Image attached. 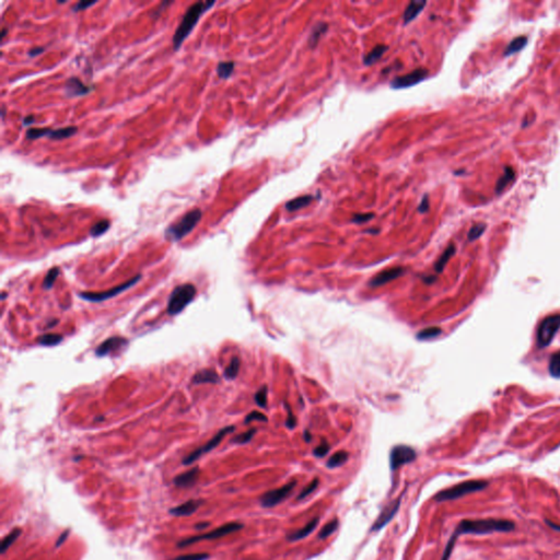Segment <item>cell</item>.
<instances>
[{
    "label": "cell",
    "mask_w": 560,
    "mask_h": 560,
    "mask_svg": "<svg viewBox=\"0 0 560 560\" xmlns=\"http://www.w3.org/2000/svg\"><path fill=\"white\" fill-rule=\"evenodd\" d=\"M515 530V523L511 520L504 519H477L462 520L453 532L451 538L457 541L461 535H486L492 533H508Z\"/></svg>",
    "instance_id": "1"
},
{
    "label": "cell",
    "mask_w": 560,
    "mask_h": 560,
    "mask_svg": "<svg viewBox=\"0 0 560 560\" xmlns=\"http://www.w3.org/2000/svg\"><path fill=\"white\" fill-rule=\"evenodd\" d=\"M215 1H197L189 6L186 10L183 19L179 24V28L175 31L173 35V50L179 51L182 46L183 42L187 39L190 32L193 31L195 25L198 23L201 15L206 13L215 6Z\"/></svg>",
    "instance_id": "2"
},
{
    "label": "cell",
    "mask_w": 560,
    "mask_h": 560,
    "mask_svg": "<svg viewBox=\"0 0 560 560\" xmlns=\"http://www.w3.org/2000/svg\"><path fill=\"white\" fill-rule=\"evenodd\" d=\"M489 486V483L487 481H481V479H471V481H466L452 486L450 488H446L441 490L438 494L435 495V501L436 502H444V501H452L460 499L464 496L471 495L483 492Z\"/></svg>",
    "instance_id": "3"
},
{
    "label": "cell",
    "mask_w": 560,
    "mask_h": 560,
    "mask_svg": "<svg viewBox=\"0 0 560 560\" xmlns=\"http://www.w3.org/2000/svg\"><path fill=\"white\" fill-rule=\"evenodd\" d=\"M201 216L202 212L199 209H194L185 213L178 222L171 225L165 230V238L172 242H179L194 230V228L200 221Z\"/></svg>",
    "instance_id": "4"
},
{
    "label": "cell",
    "mask_w": 560,
    "mask_h": 560,
    "mask_svg": "<svg viewBox=\"0 0 560 560\" xmlns=\"http://www.w3.org/2000/svg\"><path fill=\"white\" fill-rule=\"evenodd\" d=\"M196 293V287L191 284H184L175 287V289L169 298L167 309L169 315H177V314L182 312L194 300Z\"/></svg>",
    "instance_id": "5"
},
{
    "label": "cell",
    "mask_w": 560,
    "mask_h": 560,
    "mask_svg": "<svg viewBox=\"0 0 560 560\" xmlns=\"http://www.w3.org/2000/svg\"><path fill=\"white\" fill-rule=\"evenodd\" d=\"M560 329V313L553 314L545 317L541 322L537 329V346L540 348H546L552 343L558 330Z\"/></svg>",
    "instance_id": "6"
},
{
    "label": "cell",
    "mask_w": 560,
    "mask_h": 560,
    "mask_svg": "<svg viewBox=\"0 0 560 560\" xmlns=\"http://www.w3.org/2000/svg\"><path fill=\"white\" fill-rule=\"evenodd\" d=\"M242 529H243L242 523H239V522H230V523L223 524L222 526L217 527V529H215L209 533H206V534L188 537V538H186V540L180 541L178 543V546L179 547H186V546L193 545V544L199 542V541H202V540H217V538H221L223 536L232 534V533H236V532L242 530Z\"/></svg>",
    "instance_id": "7"
},
{
    "label": "cell",
    "mask_w": 560,
    "mask_h": 560,
    "mask_svg": "<svg viewBox=\"0 0 560 560\" xmlns=\"http://www.w3.org/2000/svg\"><path fill=\"white\" fill-rule=\"evenodd\" d=\"M140 279H141V275H137L134 277V278L127 280L126 282H123V284H121L120 286L112 288L110 290H106L103 292H82L80 293V298L90 302H103L105 300H109L111 298L119 296L122 292L128 290L132 286H135Z\"/></svg>",
    "instance_id": "8"
},
{
    "label": "cell",
    "mask_w": 560,
    "mask_h": 560,
    "mask_svg": "<svg viewBox=\"0 0 560 560\" xmlns=\"http://www.w3.org/2000/svg\"><path fill=\"white\" fill-rule=\"evenodd\" d=\"M297 481H291L288 484L284 485L279 488L271 489L269 492L265 493L262 497L259 498L260 505L263 508H274V506L280 504L281 502L289 497L293 489L297 487Z\"/></svg>",
    "instance_id": "9"
},
{
    "label": "cell",
    "mask_w": 560,
    "mask_h": 560,
    "mask_svg": "<svg viewBox=\"0 0 560 560\" xmlns=\"http://www.w3.org/2000/svg\"><path fill=\"white\" fill-rule=\"evenodd\" d=\"M234 430H236V427H234V426H229V427H226V428L221 429L219 433H218L215 436H213L211 440L208 441L205 445L198 447V449H196L195 451L191 452L189 455L186 456L183 460L184 465H189V464H193L195 461L198 460V458L201 455H204V454H206V453L212 451L213 449H215V447H217L218 445L221 443V441L223 440V438H225L227 435L232 434Z\"/></svg>",
    "instance_id": "10"
},
{
    "label": "cell",
    "mask_w": 560,
    "mask_h": 560,
    "mask_svg": "<svg viewBox=\"0 0 560 560\" xmlns=\"http://www.w3.org/2000/svg\"><path fill=\"white\" fill-rule=\"evenodd\" d=\"M417 457V453L413 449L412 446L408 445H396L394 446L391 451L390 455V464L392 471H396L399 467H402L405 464H409L416 460Z\"/></svg>",
    "instance_id": "11"
},
{
    "label": "cell",
    "mask_w": 560,
    "mask_h": 560,
    "mask_svg": "<svg viewBox=\"0 0 560 560\" xmlns=\"http://www.w3.org/2000/svg\"><path fill=\"white\" fill-rule=\"evenodd\" d=\"M428 74H429L428 69L426 68L415 69V70H413L412 72L394 78L391 81V88L405 89V88L413 87V85H416L420 83L421 81H424Z\"/></svg>",
    "instance_id": "12"
},
{
    "label": "cell",
    "mask_w": 560,
    "mask_h": 560,
    "mask_svg": "<svg viewBox=\"0 0 560 560\" xmlns=\"http://www.w3.org/2000/svg\"><path fill=\"white\" fill-rule=\"evenodd\" d=\"M402 503V498H396L394 501H392L391 503H388L385 508L382 510V512L380 514H378L377 519L374 521V523L372 524L370 532H377L380 531L381 529H383L384 526H385L388 522H390L395 514L397 513V511L399 510V506H401Z\"/></svg>",
    "instance_id": "13"
},
{
    "label": "cell",
    "mask_w": 560,
    "mask_h": 560,
    "mask_svg": "<svg viewBox=\"0 0 560 560\" xmlns=\"http://www.w3.org/2000/svg\"><path fill=\"white\" fill-rule=\"evenodd\" d=\"M405 271H406L405 268L399 267V266L398 267L387 268L385 270L381 271V273H378L375 277H373V278L369 281V286L376 288L386 285L387 282H391L399 278V277H402L405 274Z\"/></svg>",
    "instance_id": "14"
},
{
    "label": "cell",
    "mask_w": 560,
    "mask_h": 560,
    "mask_svg": "<svg viewBox=\"0 0 560 560\" xmlns=\"http://www.w3.org/2000/svg\"><path fill=\"white\" fill-rule=\"evenodd\" d=\"M63 90H65L67 97L74 98V97H82V95L88 94L89 92L92 91L93 88L84 84L79 78L71 77L66 81Z\"/></svg>",
    "instance_id": "15"
},
{
    "label": "cell",
    "mask_w": 560,
    "mask_h": 560,
    "mask_svg": "<svg viewBox=\"0 0 560 560\" xmlns=\"http://www.w3.org/2000/svg\"><path fill=\"white\" fill-rule=\"evenodd\" d=\"M127 344L128 340L125 339L124 337H120V336L111 337L103 341V343L99 346L97 350H95V355L98 357H105L113 353V351H117L119 349L123 348Z\"/></svg>",
    "instance_id": "16"
},
{
    "label": "cell",
    "mask_w": 560,
    "mask_h": 560,
    "mask_svg": "<svg viewBox=\"0 0 560 560\" xmlns=\"http://www.w3.org/2000/svg\"><path fill=\"white\" fill-rule=\"evenodd\" d=\"M201 504H202L201 500L191 499L178 506H174V508L170 510V513L174 516H188L195 513Z\"/></svg>",
    "instance_id": "17"
},
{
    "label": "cell",
    "mask_w": 560,
    "mask_h": 560,
    "mask_svg": "<svg viewBox=\"0 0 560 560\" xmlns=\"http://www.w3.org/2000/svg\"><path fill=\"white\" fill-rule=\"evenodd\" d=\"M199 476V468L194 467L189 471L180 474L174 478V485L180 488H189L196 484Z\"/></svg>",
    "instance_id": "18"
},
{
    "label": "cell",
    "mask_w": 560,
    "mask_h": 560,
    "mask_svg": "<svg viewBox=\"0 0 560 560\" xmlns=\"http://www.w3.org/2000/svg\"><path fill=\"white\" fill-rule=\"evenodd\" d=\"M318 523H319L318 518L312 519L307 525L301 527V529L289 533V534L287 535V540L289 542H298V541L303 540V538L308 537L309 535L312 534L314 531H315Z\"/></svg>",
    "instance_id": "19"
},
{
    "label": "cell",
    "mask_w": 560,
    "mask_h": 560,
    "mask_svg": "<svg viewBox=\"0 0 560 560\" xmlns=\"http://www.w3.org/2000/svg\"><path fill=\"white\" fill-rule=\"evenodd\" d=\"M427 2L426 1H412L409 2L408 6L406 7L404 11V15H403V20H404V24H408L414 21L416 18L418 17V15L423 11L424 8L426 7Z\"/></svg>",
    "instance_id": "20"
},
{
    "label": "cell",
    "mask_w": 560,
    "mask_h": 560,
    "mask_svg": "<svg viewBox=\"0 0 560 560\" xmlns=\"http://www.w3.org/2000/svg\"><path fill=\"white\" fill-rule=\"evenodd\" d=\"M220 382V377L217 373L210 370V369H204L196 373V374L191 378V383L193 384H205V383H211L217 384Z\"/></svg>",
    "instance_id": "21"
},
{
    "label": "cell",
    "mask_w": 560,
    "mask_h": 560,
    "mask_svg": "<svg viewBox=\"0 0 560 560\" xmlns=\"http://www.w3.org/2000/svg\"><path fill=\"white\" fill-rule=\"evenodd\" d=\"M78 132L77 126H68L63 128H58V129H51L47 138L51 140H63L67 138H70L74 136Z\"/></svg>",
    "instance_id": "22"
},
{
    "label": "cell",
    "mask_w": 560,
    "mask_h": 560,
    "mask_svg": "<svg viewBox=\"0 0 560 560\" xmlns=\"http://www.w3.org/2000/svg\"><path fill=\"white\" fill-rule=\"evenodd\" d=\"M314 199V197L312 195H303V196H299L297 198H293L291 200H289L286 204V209L288 211H297L299 209H301V208H306L309 205L311 204L312 200Z\"/></svg>",
    "instance_id": "23"
},
{
    "label": "cell",
    "mask_w": 560,
    "mask_h": 560,
    "mask_svg": "<svg viewBox=\"0 0 560 560\" xmlns=\"http://www.w3.org/2000/svg\"><path fill=\"white\" fill-rule=\"evenodd\" d=\"M455 250H456L455 245L452 244V243L444 249V252L442 253V255L440 256L439 259L436 260V264H435V270L436 271V273H442V271H443L446 264L449 263V260L451 259L452 256L455 254Z\"/></svg>",
    "instance_id": "24"
},
{
    "label": "cell",
    "mask_w": 560,
    "mask_h": 560,
    "mask_svg": "<svg viewBox=\"0 0 560 560\" xmlns=\"http://www.w3.org/2000/svg\"><path fill=\"white\" fill-rule=\"evenodd\" d=\"M514 179H515L514 170L511 167H505L502 177L499 178V180L497 181V184H496V193L500 194L501 191L508 186V184H510Z\"/></svg>",
    "instance_id": "25"
},
{
    "label": "cell",
    "mask_w": 560,
    "mask_h": 560,
    "mask_svg": "<svg viewBox=\"0 0 560 560\" xmlns=\"http://www.w3.org/2000/svg\"><path fill=\"white\" fill-rule=\"evenodd\" d=\"M387 50H388L387 45H383V44L376 45L374 49H373L370 53H368V54L364 57L365 65L370 66L373 65V63H375L384 54H385V52Z\"/></svg>",
    "instance_id": "26"
},
{
    "label": "cell",
    "mask_w": 560,
    "mask_h": 560,
    "mask_svg": "<svg viewBox=\"0 0 560 560\" xmlns=\"http://www.w3.org/2000/svg\"><path fill=\"white\" fill-rule=\"evenodd\" d=\"M349 453L346 451H338L334 453V454L328 458L327 461V467L328 468H336L339 466H343L344 464L348 461Z\"/></svg>",
    "instance_id": "27"
},
{
    "label": "cell",
    "mask_w": 560,
    "mask_h": 560,
    "mask_svg": "<svg viewBox=\"0 0 560 560\" xmlns=\"http://www.w3.org/2000/svg\"><path fill=\"white\" fill-rule=\"evenodd\" d=\"M527 43V37L524 35H521L515 37V39L512 40L510 42V44L508 45V47L504 50V56H509L514 54V53H518L519 51H521L523 47L526 45Z\"/></svg>",
    "instance_id": "28"
},
{
    "label": "cell",
    "mask_w": 560,
    "mask_h": 560,
    "mask_svg": "<svg viewBox=\"0 0 560 560\" xmlns=\"http://www.w3.org/2000/svg\"><path fill=\"white\" fill-rule=\"evenodd\" d=\"M327 29H328L327 23L324 22H321L314 26L310 34V39H309V44H310L311 47H315L317 45L319 39H321L322 35L327 31Z\"/></svg>",
    "instance_id": "29"
},
{
    "label": "cell",
    "mask_w": 560,
    "mask_h": 560,
    "mask_svg": "<svg viewBox=\"0 0 560 560\" xmlns=\"http://www.w3.org/2000/svg\"><path fill=\"white\" fill-rule=\"evenodd\" d=\"M234 67H236V63L234 62H221L218 63L217 66V73L219 78L221 79H228L231 77V74L234 71Z\"/></svg>",
    "instance_id": "30"
},
{
    "label": "cell",
    "mask_w": 560,
    "mask_h": 560,
    "mask_svg": "<svg viewBox=\"0 0 560 560\" xmlns=\"http://www.w3.org/2000/svg\"><path fill=\"white\" fill-rule=\"evenodd\" d=\"M62 336L60 334H45L37 338V343L42 346H46V347L56 346L62 343Z\"/></svg>",
    "instance_id": "31"
},
{
    "label": "cell",
    "mask_w": 560,
    "mask_h": 560,
    "mask_svg": "<svg viewBox=\"0 0 560 560\" xmlns=\"http://www.w3.org/2000/svg\"><path fill=\"white\" fill-rule=\"evenodd\" d=\"M338 525H339V521H338L337 518H334L333 520H330L328 523L325 524L321 529V531H319V533H318L319 540H325V538L329 537L336 530L338 529Z\"/></svg>",
    "instance_id": "32"
},
{
    "label": "cell",
    "mask_w": 560,
    "mask_h": 560,
    "mask_svg": "<svg viewBox=\"0 0 560 560\" xmlns=\"http://www.w3.org/2000/svg\"><path fill=\"white\" fill-rule=\"evenodd\" d=\"M240 366H241L240 359L238 357H233L230 361V364H229V366L225 370V376L228 378V380H233V378H236L238 376Z\"/></svg>",
    "instance_id": "33"
},
{
    "label": "cell",
    "mask_w": 560,
    "mask_h": 560,
    "mask_svg": "<svg viewBox=\"0 0 560 560\" xmlns=\"http://www.w3.org/2000/svg\"><path fill=\"white\" fill-rule=\"evenodd\" d=\"M441 334H442V329L440 327L433 326V327H427V328H424L423 330H420L416 337H417L419 340H428V339H434L436 337H438V336L441 335Z\"/></svg>",
    "instance_id": "34"
},
{
    "label": "cell",
    "mask_w": 560,
    "mask_h": 560,
    "mask_svg": "<svg viewBox=\"0 0 560 560\" xmlns=\"http://www.w3.org/2000/svg\"><path fill=\"white\" fill-rule=\"evenodd\" d=\"M61 273V269L58 267H53L49 270V273L46 274L44 281H43V288L46 290H50L54 286L55 281L57 280L58 276H60Z\"/></svg>",
    "instance_id": "35"
},
{
    "label": "cell",
    "mask_w": 560,
    "mask_h": 560,
    "mask_svg": "<svg viewBox=\"0 0 560 560\" xmlns=\"http://www.w3.org/2000/svg\"><path fill=\"white\" fill-rule=\"evenodd\" d=\"M549 373L554 377H560V351L555 353L549 360Z\"/></svg>",
    "instance_id": "36"
},
{
    "label": "cell",
    "mask_w": 560,
    "mask_h": 560,
    "mask_svg": "<svg viewBox=\"0 0 560 560\" xmlns=\"http://www.w3.org/2000/svg\"><path fill=\"white\" fill-rule=\"evenodd\" d=\"M110 226H111V222L109 220H106V219L100 220L99 222L95 223V225L91 229H90V234H91V236L94 237V238L102 236V234H104L106 231L109 230Z\"/></svg>",
    "instance_id": "37"
},
{
    "label": "cell",
    "mask_w": 560,
    "mask_h": 560,
    "mask_svg": "<svg viewBox=\"0 0 560 560\" xmlns=\"http://www.w3.org/2000/svg\"><path fill=\"white\" fill-rule=\"evenodd\" d=\"M50 128H30L29 130H26L25 137L29 140H36L40 139L42 137H47L50 134Z\"/></svg>",
    "instance_id": "38"
},
{
    "label": "cell",
    "mask_w": 560,
    "mask_h": 560,
    "mask_svg": "<svg viewBox=\"0 0 560 560\" xmlns=\"http://www.w3.org/2000/svg\"><path fill=\"white\" fill-rule=\"evenodd\" d=\"M486 228H487V226L485 225V223H482V222L474 225L471 228V230L468 231V234H467L468 241H475V240L481 238L484 234V232L486 231Z\"/></svg>",
    "instance_id": "39"
},
{
    "label": "cell",
    "mask_w": 560,
    "mask_h": 560,
    "mask_svg": "<svg viewBox=\"0 0 560 560\" xmlns=\"http://www.w3.org/2000/svg\"><path fill=\"white\" fill-rule=\"evenodd\" d=\"M20 534H21V530L20 529H14V530L10 532L6 537L3 538L2 542H1V553L2 554L6 553L7 549L12 545L14 541L20 536Z\"/></svg>",
    "instance_id": "40"
},
{
    "label": "cell",
    "mask_w": 560,
    "mask_h": 560,
    "mask_svg": "<svg viewBox=\"0 0 560 560\" xmlns=\"http://www.w3.org/2000/svg\"><path fill=\"white\" fill-rule=\"evenodd\" d=\"M318 484H319L318 479H317V478H314L313 481H312L310 484H309L308 486H306L305 488H303L302 492L298 495L297 500L300 501V500H302V499H306V498L308 497V496H310V495L314 492V490H315V489L317 488Z\"/></svg>",
    "instance_id": "41"
},
{
    "label": "cell",
    "mask_w": 560,
    "mask_h": 560,
    "mask_svg": "<svg viewBox=\"0 0 560 560\" xmlns=\"http://www.w3.org/2000/svg\"><path fill=\"white\" fill-rule=\"evenodd\" d=\"M255 434H256V429H250V430L247 431V433L234 436V438L232 439V442H233V443H237V444H245L253 439V436H254Z\"/></svg>",
    "instance_id": "42"
},
{
    "label": "cell",
    "mask_w": 560,
    "mask_h": 560,
    "mask_svg": "<svg viewBox=\"0 0 560 560\" xmlns=\"http://www.w3.org/2000/svg\"><path fill=\"white\" fill-rule=\"evenodd\" d=\"M255 403L258 405L259 407L265 408L267 405V386H263L260 390H258L255 394Z\"/></svg>",
    "instance_id": "43"
},
{
    "label": "cell",
    "mask_w": 560,
    "mask_h": 560,
    "mask_svg": "<svg viewBox=\"0 0 560 560\" xmlns=\"http://www.w3.org/2000/svg\"><path fill=\"white\" fill-rule=\"evenodd\" d=\"M329 450H330L329 444L326 441H323L321 444L317 445L315 449L313 450V454L316 457H324L329 452Z\"/></svg>",
    "instance_id": "44"
},
{
    "label": "cell",
    "mask_w": 560,
    "mask_h": 560,
    "mask_svg": "<svg viewBox=\"0 0 560 560\" xmlns=\"http://www.w3.org/2000/svg\"><path fill=\"white\" fill-rule=\"evenodd\" d=\"M209 558L208 554H189V555H183V556L177 557L171 560H207Z\"/></svg>",
    "instance_id": "45"
},
{
    "label": "cell",
    "mask_w": 560,
    "mask_h": 560,
    "mask_svg": "<svg viewBox=\"0 0 560 560\" xmlns=\"http://www.w3.org/2000/svg\"><path fill=\"white\" fill-rule=\"evenodd\" d=\"M372 218H374V213L372 212H367V213H356V215L353 217V222L355 223H365L370 221Z\"/></svg>",
    "instance_id": "46"
},
{
    "label": "cell",
    "mask_w": 560,
    "mask_h": 560,
    "mask_svg": "<svg viewBox=\"0 0 560 560\" xmlns=\"http://www.w3.org/2000/svg\"><path fill=\"white\" fill-rule=\"evenodd\" d=\"M254 420L264 421V423H266V421H267L268 419H267V417H266V416H265L263 413H259V412H256V410H254V412L249 413V414L247 416V418H245L244 423H245V424H249V423H250V421H254Z\"/></svg>",
    "instance_id": "47"
},
{
    "label": "cell",
    "mask_w": 560,
    "mask_h": 560,
    "mask_svg": "<svg viewBox=\"0 0 560 560\" xmlns=\"http://www.w3.org/2000/svg\"><path fill=\"white\" fill-rule=\"evenodd\" d=\"M94 4H95V1H83V0H82V1H79V2L74 4V6L72 7V11L73 12H79V11H81V10L88 9L90 7L94 6Z\"/></svg>",
    "instance_id": "48"
},
{
    "label": "cell",
    "mask_w": 560,
    "mask_h": 560,
    "mask_svg": "<svg viewBox=\"0 0 560 560\" xmlns=\"http://www.w3.org/2000/svg\"><path fill=\"white\" fill-rule=\"evenodd\" d=\"M287 409H288V416H287V419H286V426L289 429H293V428H296V426H297V418H296V416L292 414V412H291L289 407H288Z\"/></svg>",
    "instance_id": "49"
},
{
    "label": "cell",
    "mask_w": 560,
    "mask_h": 560,
    "mask_svg": "<svg viewBox=\"0 0 560 560\" xmlns=\"http://www.w3.org/2000/svg\"><path fill=\"white\" fill-rule=\"evenodd\" d=\"M429 207H430V204H429V196H428V195H425V196L423 197V199H421L419 206H418V211H419L420 213H425V212H427V211L429 210Z\"/></svg>",
    "instance_id": "50"
},
{
    "label": "cell",
    "mask_w": 560,
    "mask_h": 560,
    "mask_svg": "<svg viewBox=\"0 0 560 560\" xmlns=\"http://www.w3.org/2000/svg\"><path fill=\"white\" fill-rule=\"evenodd\" d=\"M44 51H45L44 47L36 46V47H33V49H31V50L28 52V55H29L30 57H35V56H39L40 54H42V53H44Z\"/></svg>",
    "instance_id": "51"
},
{
    "label": "cell",
    "mask_w": 560,
    "mask_h": 560,
    "mask_svg": "<svg viewBox=\"0 0 560 560\" xmlns=\"http://www.w3.org/2000/svg\"><path fill=\"white\" fill-rule=\"evenodd\" d=\"M68 533H69L68 531L63 532V533H62V535H61L60 537H58V540H57V542H56V547H60V546L62 545V544L63 542H65V541L67 540V537H68Z\"/></svg>",
    "instance_id": "52"
},
{
    "label": "cell",
    "mask_w": 560,
    "mask_h": 560,
    "mask_svg": "<svg viewBox=\"0 0 560 560\" xmlns=\"http://www.w3.org/2000/svg\"><path fill=\"white\" fill-rule=\"evenodd\" d=\"M34 121H35L34 116H33V115H29V116H26V117H24V119H23V124H24V125H30V124H32V123H34Z\"/></svg>",
    "instance_id": "53"
},
{
    "label": "cell",
    "mask_w": 560,
    "mask_h": 560,
    "mask_svg": "<svg viewBox=\"0 0 560 560\" xmlns=\"http://www.w3.org/2000/svg\"><path fill=\"white\" fill-rule=\"evenodd\" d=\"M546 523L548 524V526H551V527H552V529H554L555 531H560V525H558V524H555V523H554V522L549 521V520H546Z\"/></svg>",
    "instance_id": "54"
},
{
    "label": "cell",
    "mask_w": 560,
    "mask_h": 560,
    "mask_svg": "<svg viewBox=\"0 0 560 560\" xmlns=\"http://www.w3.org/2000/svg\"><path fill=\"white\" fill-rule=\"evenodd\" d=\"M209 525H210L209 522H204V523H197L195 527L197 530H202V529H206V527L209 526Z\"/></svg>",
    "instance_id": "55"
},
{
    "label": "cell",
    "mask_w": 560,
    "mask_h": 560,
    "mask_svg": "<svg viewBox=\"0 0 560 560\" xmlns=\"http://www.w3.org/2000/svg\"><path fill=\"white\" fill-rule=\"evenodd\" d=\"M436 276H428V277H425L424 280H425V282H427V284H428V285H431L434 281H436Z\"/></svg>",
    "instance_id": "56"
},
{
    "label": "cell",
    "mask_w": 560,
    "mask_h": 560,
    "mask_svg": "<svg viewBox=\"0 0 560 560\" xmlns=\"http://www.w3.org/2000/svg\"><path fill=\"white\" fill-rule=\"evenodd\" d=\"M311 439H312L311 434H310V433H309V431H308V430H306V431H305V440H306L307 442H310V441H311Z\"/></svg>",
    "instance_id": "57"
},
{
    "label": "cell",
    "mask_w": 560,
    "mask_h": 560,
    "mask_svg": "<svg viewBox=\"0 0 560 560\" xmlns=\"http://www.w3.org/2000/svg\"><path fill=\"white\" fill-rule=\"evenodd\" d=\"M7 32H8V29H6V28H3V29H2V31H1V40L3 39V37H4V36H6Z\"/></svg>",
    "instance_id": "58"
},
{
    "label": "cell",
    "mask_w": 560,
    "mask_h": 560,
    "mask_svg": "<svg viewBox=\"0 0 560 560\" xmlns=\"http://www.w3.org/2000/svg\"><path fill=\"white\" fill-rule=\"evenodd\" d=\"M378 231H380V230H378V229H376V230H373V229H371V230H367L366 232H369V233H377Z\"/></svg>",
    "instance_id": "59"
}]
</instances>
